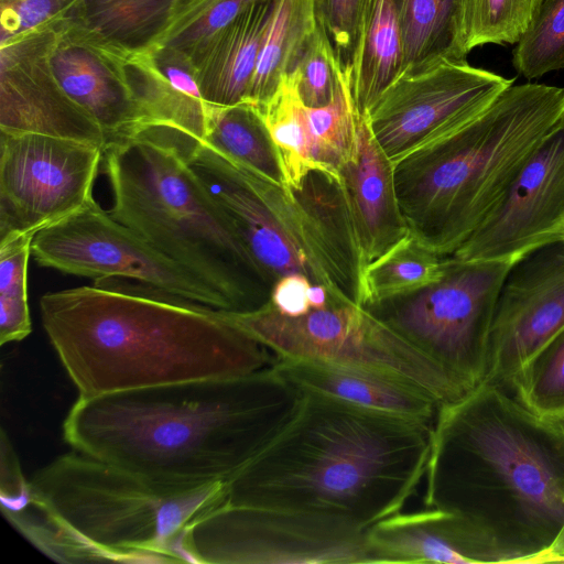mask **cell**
<instances>
[{
    "label": "cell",
    "instance_id": "obj_1",
    "mask_svg": "<svg viewBox=\"0 0 564 564\" xmlns=\"http://www.w3.org/2000/svg\"><path fill=\"white\" fill-rule=\"evenodd\" d=\"M424 478L469 563L544 562L564 531V421L481 382L438 406Z\"/></svg>",
    "mask_w": 564,
    "mask_h": 564
},
{
    "label": "cell",
    "instance_id": "obj_2",
    "mask_svg": "<svg viewBox=\"0 0 564 564\" xmlns=\"http://www.w3.org/2000/svg\"><path fill=\"white\" fill-rule=\"evenodd\" d=\"M302 391L272 366L93 398L63 423L76 452L169 487L227 481L293 415Z\"/></svg>",
    "mask_w": 564,
    "mask_h": 564
},
{
    "label": "cell",
    "instance_id": "obj_3",
    "mask_svg": "<svg viewBox=\"0 0 564 564\" xmlns=\"http://www.w3.org/2000/svg\"><path fill=\"white\" fill-rule=\"evenodd\" d=\"M40 312L83 398L242 377L276 359L218 310L123 279L45 293Z\"/></svg>",
    "mask_w": 564,
    "mask_h": 564
},
{
    "label": "cell",
    "instance_id": "obj_4",
    "mask_svg": "<svg viewBox=\"0 0 564 564\" xmlns=\"http://www.w3.org/2000/svg\"><path fill=\"white\" fill-rule=\"evenodd\" d=\"M434 422L302 391L275 436L226 481V503L328 516L368 530L425 477Z\"/></svg>",
    "mask_w": 564,
    "mask_h": 564
},
{
    "label": "cell",
    "instance_id": "obj_5",
    "mask_svg": "<svg viewBox=\"0 0 564 564\" xmlns=\"http://www.w3.org/2000/svg\"><path fill=\"white\" fill-rule=\"evenodd\" d=\"M30 488L2 513L59 563H192L186 529L226 501V481L169 487L76 451L39 469Z\"/></svg>",
    "mask_w": 564,
    "mask_h": 564
},
{
    "label": "cell",
    "instance_id": "obj_6",
    "mask_svg": "<svg viewBox=\"0 0 564 564\" xmlns=\"http://www.w3.org/2000/svg\"><path fill=\"white\" fill-rule=\"evenodd\" d=\"M564 122V88L511 85L477 118L393 167L409 231L445 258L506 196L541 143Z\"/></svg>",
    "mask_w": 564,
    "mask_h": 564
},
{
    "label": "cell",
    "instance_id": "obj_7",
    "mask_svg": "<svg viewBox=\"0 0 564 564\" xmlns=\"http://www.w3.org/2000/svg\"><path fill=\"white\" fill-rule=\"evenodd\" d=\"M109 215L219 293L230 312L259 308L273 282L186 161L177 132L152 127L104 150Z\"/></svg>",
    "mask_w": 564,
    "mask_h": 564
},
{
    "label": "cell",
    "instance_id": "obj_8",
    "mask_svg": "<svg viewBox=\"0 0 564 564\" xmlns=\"http://www.w3.org/2000/svg\"><path fill=\"white\" fill-rule=\"evenodd\" d=\"M276 358L313 359L379 372L409 384L440 405L466 393L432 360L367 307L332 300L300 316L279 313L270 300L248 312L219 311Z\"/></svg>",
    "mask_w": 564,
    "mask_h": 564
},
{
    "label": "cell",
    "instance_id": "obj_9",
    "mask_svg": "<svg viewBox=\"0 0 564 564\" xmlns=\"http://www.w3.org/2000/svg\"><path fill=\"white\" fill-rule=\"evenodd\" d=\"M444 260L441 281L365 307L468 393L485 379L494 312L512 263Z\"/></svg>",
    "mask_w": 564,
    "mask_h": 564
},
{
    "label": "cell",
    "instance_id": "obj_10",
    "mask_svg": "<svg viewBox=\"0 0 564 564\" xmlns=\"http://www.w3.org/2000/svg\"><path fill=\"white\" fill-rule=\"evenodd\" d=\"M186 161L273 284L302 273L324 285L336 302L339 292L325 249L286 186L278 185L203 142L180 135Z\"/></svg>",
    "mask_w": 564,
    "mask_h": 564
},
{
    "label": "cell",
    "instance_id": "obj_11",
    "mask_svg": "<svg viewBox=\"0 0 564 564\" xmlns=\"http://www.w3.org/2000/svg\"><path fill=\"white\" fill-rule=\"evenodd\" d=\"M192 563H373L367 530L307 512L224 502L188 525Z\"/></svg>",
    "mask_w": 564,
    "mask_h": 564
},
{
    "label": "cell",
    "instance_id": "obj_12",
    "mask_svg": "<svg viewBox=\"0 0 564 564\" xmlns=\"http://www.w3.org/2000/svg\"><path fill=\"white\" fill-rule=\"evenodd\" d=\"M513 79L447 55L403 66L365 113L395 165L477 118Z\"/></svg>",
    "mask_w": 564,
    "mask_h": 564
},
{
    "label": "cell",
    "instance_id": "obj_13",
    "mask_svg": "<svg viewBox=\"0 0 564 564\" xmlns=\"http://www.w3.org/2000/svg\"><path fill=\"white\" fill-rule=\"evenodd\" d=\"M31 257L39 265L98 280L124 279L215 310L229 303L93 198L70 216L37 231Z\"/></svg>",
    "mask_w": 564,
    "mask_h": 564
},
{
    "label": "cell",
    "instance_id": "obj_14",
    "mask_svg": "<svg viewBox=\"0 0 564 564\" xmlns=\"http://www.w3.org/2000/svg\"><path fill=\"white\" fill-rule=\"evenodd\" d=\"M104 158L99 147L0 132V239L36 234L82 209Z\"/></svg>",
    "mask_w": 564,
    "mask_h": 564
},
{
    "label": "cell",
    "instance_id": "obj_15",
    "mask_svg": "<svg viewBox=\"0 0 564 564\" xmlns=\"http://www.w3.org/2000/svg\"><path fill=\"white\" fill-rule=\"evenodd\" d=\"M562 328L564 240L512 263L496 303L482 382L512 394L523 366Z\"/></svg>",
    "mask_w": 564,
    "mask_h": 564
},
{
    "label": "cell",
    "instance_id": "obj_16",
    "mask_svg": "<svg viewBox=\"0 0 564 564\" xmlns=\"http://www.w3.org/2000/svg\"><path fill=\"white\" fill-rule=\"evenodd\" d=\"M560 240H564V122L528 159L495 210L445 258L514 263Z\"/></svg>",
    "mask_w": 564,
    "mask_h": 564
},
{
    "label": "cell",
    "instance_id": "obj_17",
    "mask_svg": "<svg viewBox=\"0 0 564 564\" xmlns=\"http://www.w3.org/2000/svg\"><path fill=\"white\" fill-rule=\"evenodd\" d=\"M393 167L366 115L357 113L355 147L339 174L366 265L410 232L398 203Z\"/></svg>",
    "mask_w": 564,
    "mask_h": 564
},
{
    "label": "cell",
    "instance_id": "obj_18",
    "mask_svg": "<svg viewBox=\"0 0 564 564\" xmlns=\"http://www.w3.org/2000/svg\"><path fill=\"white\" fill-rule=\"evenodd\" d=\"M273 370L301 391L400 417L434 422L438 404L422 391L376 371L313 359L276 358Z\"/></svg>",
    "mask_w": 564,
    "mask_h": 564
},
{
    "label": "cell",
    "instance_id": "obj_19",
    "mask_svg": "<svg viewBox=\"0 0 564 564\" xmlns=\"http://www.w3.org/2000/svg\"><path fill=\"white\" fill-rule=\"evenodd\" d=\"M288 188L315 229L341 295L361 305L366 262L340 174L312 169Z\"/></svg>",
    "mask_w": 564,
    "mask_h": 564
},
{
    "label": "cell",
    "instance_id": "obj_20",
    "mask_svg": "<svg viewBox=\"0 0 564 564\" xmlns=\"http://www.w3.org/2000/svg\"><path fill=\"white\" fill-rule=\"evenodd\" d=\"M403 66L397 0H360L350 57L355 107L365 115Z\"/></svg>",
    "mask_w": 564,
    "mask_h": 564
},
{
    "label": "cell",
    "instance_id": "obj_21",
    "mask_svg": "<svg viewBox=\"0 0 564 564\" xmlns=\"http://www.w3.org/2000/svg\"><path fill=\"white\" fill-rule=\"evenodd\" d=\"M273 1L258 0L251 3L214 37L207 75L199 85L205 104L231 106L248 102Z\"/></svg>",
    "mask_w": 564,
    "mask_h": 564
},
{
    "label": "cell",
    "instance_id": "obj_22",
    "mask_svg": "<svg viewBox=\"0 0 564 564\" xmlns=\"http://www.w3.org/2000/svg\"><path fill=\"white\" fill-rule=\"evenodd\" d=\"M318 25L315 0H274L264 31L248 102L262 106L292 73Z\"/></svg>",
    "mask_w": 564,
    "mask_h": 564
},
{
    "label": "cell",
    "instance_id": "obj_23",
    "mask_svg": "<svg viewBox=\"0 0 564 564\" xmlns=\"http://www.w3.org/2000/svg\"><path fill=\"white\" fill-rule=\"evenodd\" d=\"M202 142L256 174L286 186L278 149L256 105L205 104Z\"/></svg>",
    "mask_w": 564,
    "mask_h": 564
},
{
    "label": "cell",
    "instance_id": "obj_24",
    "mask_svg": "<svg viewBox=\"0 0 564 564\" xmlns=\"http://www.w3.org/2000/svg\"><path fill=\"white\" fill-rule=\"evenodd\" d=\"M445 273L444 258L409 232L366 265L361 305L371 306L421 291L441 281Z\"/></svg>",
    "mask_w": 564,
    "mask_h": 564
},
{
    "label": "cell",
    "instance_id": "obj_25",
    "mask_svg": "<svg viewBox=\"0 0 564 564\" xmlns=\"http://www.w3.org/2000/svg\"><path fill=\"white\" fill-rule=\"evenodd\" d=\"M258 108L278 149L286 187L293 186L316 169L306 106L297 91L295 69L282 77L272 96Z\"/></svg>",
    "mask_w": 564,
    "mask_h": 564
},
{
    "label": "cell",
    "instance_id": "obj_26",
    "mask_svg": "<svg viewBox=\"0 0 564 564\" xmlns=\"http://www.w3.org/2000/svg\"><path fill=\"white\" fill-rule=\"evenodd\" d=\"M543 0H455L456 50L462 58L485 44H516Z\"/></svg>",
    "mask_w": 564,
    "mask_h": 564
},
{
    "label": "cell",
    "instance_id": "obj_27",
    "mask_svg": "<svg viewBox=\"0 0 564 564\" xmlns=\"http://www.w3.org/2000/svg\"><path fill=\"white\" fill-rule=\"evenodd\" d=\"M397 9L403 66L434 55L466 59L456 50L455 0H397Z\"/></svg>",
    "mask_w": 564,
    "mask_h": 564
},
{
    "label": "cell",
    "instance_id": "obj_28",
    "mask_svg": "<svg viewBox=\"0 0 564 564\" xmlns=\"http://www.w3.org/2000/svg\"><path fill=\"white\" fill-rule=\"evenodd\" d=\"M512 394L533 413L564 421V328L523 366Z\"/></svg>",
    "mask_w": 564,
    "mask_h": 564
},
{
    "label": "cell",
    "instance_id": "obj_29",
    "mask_svg": "<svg viewBox=\"0 0 564 564\" xmlns=\"http://www.w3.org/2000/svg\"><path fill=\"white\" fill-rule=\"evenodd\" d=\"M512 65L527 79L564 69V0H543L512 51Z\"/></svg>",
    "mask_w": 564,
    "mask_h": 564
},
{
    "label": "cell",
    "instance_id": "obj_30",
    "mask_svg": "<svg viewBox=\"0 0 564 564\" xmlns=\"http://www.w3.org/2000/svg\"><path fill=\"white\" fill-rule=\"evenodd\" d=\"M336 62L330 40L318 22L295 68L297 91L305 106L323 107L332 100L336 84Z\"/></svg>",
    "mask_w": 564,
    "mask_h": 564
},
{
    "label": "cell",
    "instance_id": "obj_31",
    "mask_svg": "<svg viewBox=\"0 0 564 564\" xmlns=\"http://www.w3.org/2000/svg\"><path fill=\"white\" fill-rule=\"evenodd\" d=\"M90 18L98 29L126 33L158 18L170 0H87Z\"/></svg>",
    "mask_w": 564,
    "mask_h": 564
},
{
    "label": "cell",
    "instance_id": "obj_32",
    "mask_svg": "<svg viewBox=\"0 0 564 564\" xmlns=\"http://www.w3.org/2000/svg\"><path fill=\"white\" fill-rule=\"evenodd\" d=\"M360 0H315L318 22L325 29L336 58L350 64Z\"/></svg>",
    "mask_w": 564,
    "mask_h": 564
},
{
    "label": "cell",
    "instance_id": "obj_33",
    "mask_svg": "<svg viewBox=\"0 0 564 564\" xmlns=\"http://www.w3.org/2000/svg\"><path fill=\"white\" fill-rule=\"evenodd\" d=\"M35 234L0 239V295L28 297V262Z\"/></svg>",
    "mask_w": 564,
    "mask_h": 564
},
{
    "label": "cell",
    "instance_id": "obj_34",
    "mask_svg": "<svg viewBox=\"0 0 564 564\" xmlns=\"http://www.w3.org/2000/svg\"><path fill=\"white\" fill-rule=\"evenodd\" d=\"M57 7L58 0H3L2 42L6 37L37 26L47 20Z\"/></svg>",
    "mask_w": 564,
    "mask_h": 564
},
{
    "label": "cell",
    "instance_id": "obj_35",
    "mask_svg": "<svg viewBox=\"0 0 564 564\" xmlns=\"http://www.w3.org/2000/svg\"><path fill=\"white\" fill-rule=\"evenodd\" d=\"M313 283L302 273L283 275L273 285L270 302L273 307L286 316H300L312 307L308 291Z\"/></svg>",
    "mask_w": 564,
    "mask_h": 564
},
{
    "label": "cell",
    "instance_id": "obj_36",
    "mask_svg": "<svg viewBox=\"0 0 564 564\" xmlns=\"http://www.w3.org/2000/svg\"><path fill=\"white\" fill-rule=\"evenodd\" d=\"M31 330L28 297L0 295V344L22 340Z\"/></svg>",
    "mask_w": 564,
    "mask_h": 564
},
{
    "label": "cell",
    "instance_id": "obj_37",
    "mask_svg": "<svg viewBox=\"0 0 564 564\" xmlns=\"http://www.w3.org/2000/svg\"><path fill=\"white\" fill-rule=\"evenodd\" d=\"M170 87L176 93L196 102L205 104L199 84L187 72L167 66L164 69Z\"/></svg>",
    "mask_w": 564,
    "mask_h": 564
},
{
    "label": "cell",
    "instance_id": "obj_38",
    "mask_svg": "<svg viewBox=\"0 0 564 564\" xmlns=\"http://www.w3.org/2000/svg\"><path fill=\"white\" fill-rule=\"evenodd\" d=\"M312 308H323L333 300L328 290L322 284H312L308 291Z\"/></svg>",
    "mask_w": 564,
    "mask_h": 564
},
{
    "label": "cell",
    "instance_id": "obj_39",
    "mask_svg": "<svg viewBox=\"0 0 564 564\" xmlns=\"http://www.w3.org/2000/svg\"><path fill=\"white\" fill-rule=\"evenodd\" d=\"M561 561L564 562V531L545 557L544 562Z\"/></svg>",
    "mask_w": 564,
    "mask_h": 564
}]
</instances>
